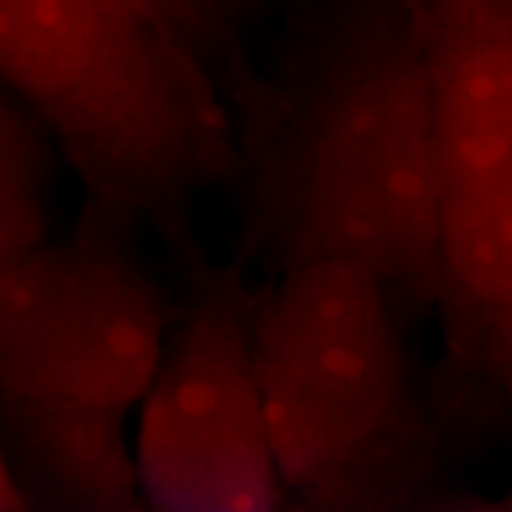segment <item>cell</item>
<instances>
[{"instance_id": "cell-1", "label": "cell", "mask_w": 512, "mask_h": 512, "mask_svg": "<svg viewBox=\"0 0 512 512\" xmlns=\"http://www.w3.org/2000/svg\"><path fill=\"white\" fill-rule=\"evenodd\" d=\"M251 237L276 268L342 259L404 316L436 311V160L404 0H322L276 89L254 109Z\"/></svg>"}, {"instance_id": "cell-2", "label": "cell", "mask_w": 512, "mask_h": 512, "mask_svg": "<svg viewBox=\"0 0 512 512\" xmlns=\"http://www.w3.org/2000/svg\"><path fill=\"white\" fill-rule=\"evenodd\" d=\"M126 228L86 205L0 268V450L29 512H137L134 419L174 316Z\"/></svg>"}, {"instance_id": "cell-3", "label": "cell", "mask_w": 512, "mask_h": 512, "mask_svg": "<svg viewBox=\"0 0 512 512\" xmlns=\"http://www.w3.org/2000/svg\"><path fill=\"white\" fill-rule=\"evenodd\" d=\"M407 316L342 259L276 268L251 293L256 402L285 512H410L441 490V430Z\"/></svg>"}, {"instance_id": "cell-4", "label": "cell", "mask_w": 512, "mask_h": 512, "mask_svg": "<svg viewBox=\"0 0 512 512\" xmlns=\"http://www.w3.org/2000/svg\"><path fill=\"white\" fill-rule=\"evenodd\" d=\"M0 86L126 225L177 220L237 168L214 77L134 0H0Z\"/></svg>"}, {"instance_id": "cell-5", "label": "cell", "mask_w": 512, "mask_h": 512, "mask_svg": "<svg viewBox=\"0 0 512 512\" xmlns=\"http://www.w3.org/2000/svg\"><path fill=\"white\" fill-rule=\"evenodd\" d=\"M439 225L436 316L461 384L512 430V0H404Z\"/></svg>"}, {"instance_id": "cell-6", "label": "cell", "mask_w": 512, "mask_h": 512, "mask_svg": "<svg viewBox=\"0 0 512 512\" xmlns=\"http://www.w3.org/2000/svg\"><path fill=\"white\" fill-rule=\"evenodd\" d=\"M237 268L202 271L134 419L137 512H285Z\"/></svg>"}, {"instance_id": "cell-7", "label": "cell", "mask_w": 512, "mask_h": 512, "mask_svg": "<svg viewBox=\"0 0 512 512\" xmlns=\"http://www.w3.org/2000/svg\"><path fill=\"white\" fill-rule=\"evenodd\" d=\"M55 157L49 131L0 86V268L55 237Z\"/></svg>"}, {"instance_id": "cell-8", "label": "cell", "mask_w": 512, "mask_h": 512, "mask_svg": "<svg viewBox=\"0 0 512 512\" xmlns=\"http://www.w3.org/2000/svg\"><path fill=\"white\" fill-rule=\"evenodd\" d=\"M214 77L268 0H134Z\"/></svg>"}, {"instance_id": "cell-9", "label": "cell", "mask_w": 512, "mask_h": 512, "mask_svg": "<svg viewBox=\"0 0 512 512\" xmlns=\"http://www.w3.org/2000/svg\"><path fill=\"white\" fill-rule=\"evenodd\" d=\"M410 512H512V484L495 495L450 493L441 487Z\"/></svg>"}, {"instance_id": "cell-10", "label": "cell", "mask_w": 512, "mask_h": 512, "mask_svg": "<svg viewBox=\"0 0 512 512\" xmlns=\"http://www.w3.org/2000/svg\"><path fill=\"white\" fill-rule=\"evenodd\" d=\"M0 512H29L18 484L12 478V470H9V464L3 458V450H0Z\"/></svg>"}]
</instances>
